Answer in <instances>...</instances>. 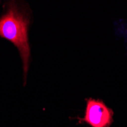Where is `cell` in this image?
I'll use <instances>...</instances> for the list:
<instances>
[{
  "label": "cell",
  "instance_id": "obj_2",
  "mask_svg": "<svg viewBox=\"0 0 127 127\" xmlns=\"http://www.w3.org/2000/svg\"><path fill=\"white\" fill-rule=\"evenodd\" d=\"M84 117H75L78 123H85L91 127H110L113 123V111L100 99H85Z\"/></svg>",
  "mask_w": 127,
  "mask_h": 127
},
{
  "label": "cell",
  "instance_id": "obj_1",
  "mask_svg": "<svg viewBox=\"0 0 127 127\" xmlns=\"http://www.w3.org/2000/svg\"><path fill=\"white\" fill-rule=\"evenodd\" d=\"M29 25V18L14 2L9 3L7 11L0 18V37L12 43L20 53L24 68L25 85L31 56L28 35Z\"/></svg>",
  "mask_w": 127,
  "mask_h": 127
}]
</instances>
